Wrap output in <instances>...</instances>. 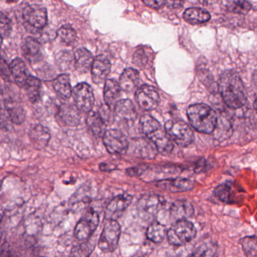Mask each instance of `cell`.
<instances>
[{"label":"cell","mask_w":257,"mask_h":257,"mask_svg":"<svg viewBox=\"0 0 257 257\" xmlns=\"http://www.w3.org/2000/svg\"><path fill=\"white\" fill-rule=\"evenodd\" d=\"M218 89L225 104L232 109H239L247 102L244 83L236 72L228 70L220 75Z\"/></svg>","instance_id":"cell-1"},{"label":"cell","mask_w":257,"mask_h":257,"mask_svg":"<svg viewBox=\"0 0 257 257\" xmlns=\"http://www.w3.org/2000/svg\"><path fill=\"white\" fill-rule=\"evenodd\" d=\"M140 124L142 132L151 140L160 153L167 155L172 152L173 143L166 129L157 119L149 115H144L141 118Z\"/></svg>","instance_id":"cell-2"},{"label":"cell","mask_w":257,"mask_h":257,"mask_svg":"<svg viewBox=\"0 0 257 257\" xmlns=\"http://www.w3.org/2000/svg\"><path fill=\"white\" fill-rule=\"evenodd\" d=\"M187 114L190 125L199 132L211 134L215 129L217 113L209 106L204 104H193L187 109Z\"/></svg>","instance_id":"cell-3"},{"label":"cell","mask_w":257,"mask_h":257,"mask_svg":"<svg viewBox=\"0 0 257 257\" xmlns=\"http://www.w3.org/2000/svg\"><path fill=\"white\" fill-rule=\"evenodd\" d=\"M165 129L171 140L181 147L189 146L194 140V134L192 128L180 119L168 121L165 125Z\"/></svg>","instance_id":"cell-4"},{"label":"cell","mask_w":257,"mask_h":257,"mask_svg":"<svg viewBox=\"0 0 257 257\" xmlns=\"http://www.w3.org/2000/svg\"><path fill=\"white\" fill-rule=\"evenodd\" d=\"M196 235V227L187 220L175 222L167 232L169 244L175 246L184 245L190 242Z\"/></svg>","instance_id":"cell-5"},{"label":"cell","mask_w":257,"mask_h":257,"mask_svg":"<svg viewBox=\"0 0 257 257\" xmlns=\"http://www.w3.org/2000/svg\"><path fill=\"white\" fill-rule=\"evenodd\" d=\"M120 226L117 220H106L101 233L98 245L102 251L113 252L118 246Z\"/></svg>","instance_id":"cell-6"},{"label":"cell","mask_w":257,"mask_h":257,"mask_svg":"<svg viewBox=\"0 0 257 257\" xmlns=\"http://www.w3.org/2000/svg\"><path fill=\"white\" fill-rule=\"evenodd\" d=\"M166 204L164 198L158 195H147L138 202L139 216L145 220H151L163 209Z\"/></svg>","instance_id":"cell-7"},{"label":"cell","mask_w":257,"mask_h":257,"mask_svg":"<svg viewBox=\"0 0 257 257\" xmlns=\"http://www.w3.org/2000/svg\"><path fill=\"white\" fill-rule=\"evenodd\" d=\"M99 216L93 208L89 209L81 217L75 229V236L79 241H86L93 235L99 226Z\"/></svg>","instance_id":"cell-8"},{"label":"cell","mask_w":257,"mask_h":257,"mask_svg":"<svg viewBox=\"0 0 257 257\" xmlns=\"http://www.w3.org/2000/svg\"><path fill=\"white\" fill-rule=\"evenodd\" d=\"M103 143L108 152L111 154H124L130 146L127 137L117 129L105 131Z\"/></svg>","instance_id":"cell-9"},{"label":"cell","mask_w":257,"mask_h":257,"mask_svg":"<svg viewBox=\"0 0 257 257\" xmlns=\"http://www.w3.org/2000/svg\"><path fill=\"white\" fill-rule=\"evenodd\" d=\"M72 95L78 110L84 113L92 111L94 105L95 98L93 89L90 84L85 82L79 83L74 88Z\"/></svg>","instance_id":"cell-10"},{"label":"cell","mask_w":257,"mask_h":257,"mask_svg":"<svg viewBox=\"0 0 257 257\" xmlns=\"http://www.w3.org/2000/svg\"><path fill=\"white\" fill-rule=\"evenodd\" d=\"M23 18L30 27L42 30L48 23V12L43 6L30 5L23 10Z\"/></svg>","instance_id":"cell-11"},{"label":"cell","mask_w":257,"mask_h":257,"mask_svg":"<svg viewBox=\"0 0 257 257\" xmlns=\"http://www.w3.org/2000/svg\"><path fill=\"white\" fill-rule=\"evenodd\" d=\"M136 98L141 108L147 111L155 110L160 102V95L157 89L148 84L139 88L136 91Z\"/></svg>","instance_id":"cell-12"},{"label":"cell","mask_w":257,"mask_h":257,"mask_svg":"<svg viewBox=\"0 0 257 257\" xmlns=\"http://www.w3.org/2000/svg\"><path fill=\"white\" fill-rule=\"evenodd\" d=\"M114 118L120 125H133L137 118V111L133 103L128 99L117 101L114 108Z\"/></svg>","instance_id":"cell-13"},{"label":"cell","mask_w":257,"mask_h":257,"mask_svg":"<svg viewBox=\"0 0 257 257\" xmlns=\"http://www.w3.org/2000/svg\"><path fill=\"white\" fill-rule=\"evenodd\" d=\"M132 202H133V196L126 193L119 195L111 199L105 209V220H117L121 216L123 211L130 206Z\"/></svg>","instance_id":"cell-14"},{"label":"cell","mask_w":257,"mask_h":257,"mask_svg":"<svg viewBox=\"0 0 257 257\" xmlns=\"http://www.w3.org/2000/svg\"><path fill=\"white\" fill-rule=\"evenodd\" d=\"M111 65L109 60L105 55L96 56L93 60L91 67L92 79L95 84H101L103 82L110 71Z\"/></svg>","instance_id":"cell-15"},{"label":"cell","mask_w":257,"mask_h":257,"mask_svg":"<svg viewBox=\"0 0 257 257\" xmlns=\"http://www.w3.org/2000/svg\"><path fill=\"white\" fill-rule=\"evenodd\" d=\"M11 73L16 84L21 89H25L27 82L32 75L27 69V65L21 58H15L12 60L10 66Z\"/></svg>","instance_id":"cell-16"},{"label":"cell","mask_w":257,"mask_h":257,"mask_svg":"<svg viewBox=\"0 0 257 257\" xmlns=\"http://www.w3.org/2000/svg\"><path fill=\"white\" fill-rule=\"evenodd\" d=\"M23 55L30 63H35L42 58L40 42L36 38L29 36L24 39L22 44Z\"/></svg>","instance_id":"cell-17"},{"label":"cell","mask_w":257,"mask_h":257,"mask_svg":"<svg viewBox=\"0 0 257 257\" xmlns=\"http://www.w3.org/2000/svg\"><path fill=\"white\" fill-rule=\"evenodd\" d=\"M157 187L172 193L190 191L194 188L193 181L186 178H174L167 181H160Z\"/></svg>","instance_id":"cell-18"},{"label":"cell","mask_w":257,"mask_h":257,"mask_svg":"<svg viewBox=\"0 0 257 257\" xmlns=\"http://www.w3.org/2000/svg\"><path fill=\"white\" fill-rule=\"evenodd\" d=\"M194 213V208L190 202L187 200H178L172 204L170 208V216L175 221L187 220L191 217Z\"/></svg>","instance_id":"cell-19"},{"label":"cell","mask_w":257,"mask_h":257,"mask_svg":"<svg viewBox=\"0 0 257 257\" xmlns=\"http://www.w3.org/2000/svg\"><path fill=\"white\" fill-rule=\"evenodd\" d=\"M29 137L35 147L42 149L47 146L51 140V133L46 127L37 125L33 127L30 132Z\"/></svg>","instance_id":"cell-20"},{"label":"cell","mask_w":257,"mask_h":257,"mask_svg":"<svg viewBox=\"0 0 257 257\" xmlns=\"http://www.w3.org/2000/svg\"><path fill=\"white\" fill-rule=\"evenodd\" d=\"M74 60L75 69L81 73H85L91 69L94 58L87 48H80L75 51Z\"/></svg>","instance_id":"cell-21"},{"label":"cell","mask_w":257,"mask_h":257,"mask_svg":"<svg viewBox=\"0 0 257 257\" xmlns=\"http://www.w3.org/2000/svg\"><path fill=\"white\" fill-rule=\"evenodd\" d=\"M139 81H140L139 72L133 68H127L120 75L119 85L121 90L126 92H132L137 89Z\"/></svg>","instance_id":"cell-22"},{"label":"cell","mask_w":257,"mask_h":257,"mask_svg":"<svg viewBox=\"0 0 257 257\" xmlns=\"http://www.w3.org/2000/svg\"><path fill=\"white\" fill-rule=\"evenodd\" d=\"M184 21L189 24H201L208 22L211 19V15L208 11L201 8H190L184 12L183 15Z\"/></svg>","instance_id":"cell-23"},{"label":"cell","mask_w":257,"mask_h":257,"mask_svg":"<svg viewBox=\"0 0 257 257\" xmlns=\"http://www.w3.org/2000/svg\"><path fill=\"white\" fill-rule=\"evenodd\" d=\"M87 124L90 131L97 136L102 137L105 133V121L97 112L91 111L87 118Z\"/></svg>","instance_id":"cell-24"},{"label":"cell","mask_w":257,"mask_h":257,"mask_svg":"<svg viewBox=\"0 0 257 257\" xmlns=\"http://www.w3.org/2000/svg\"><path fill=\"white\" fill-rule=\"evenodd\" d=\"M55 92L58 94L59 96L63 99H69L72 95V86H71L70 78L66 74L57 76L53 82Z\"/></svg>","instance_id":"cell-25"},{"label":"cell","mask_w":257,"mask_h":257,"mask_svg":"<svg viewBox=\"0 0 257 257\" xmlns=\"http://www.w3.org/2000/svg\"><path fill=\"white\" fill-rule=\"evenodd\" d=\"M4 106L12 123L21 125L24 122L26 117L25 112L18 103L15 102L11 99L6 100Z\"/></svg>","instance_id":"cell-26"},{"label":"cell","mask_w":257,"mask_h":257,"mask_svg":"<svg viewBox=\"0 0 257 257\" xmlns=\"http://www.w3.org/2000/svg\"><path fill=\"white\" fill-rule=\"evenodd\" d=\"M133 149L137 155L142 158H154L157 153V148L151 141H148L144 138L133 140Z\"/></svg>","instance_id":"cell-27"},{"label":"cell","mask_w":257,"mask_h":257,"mask_svg":"<svg viewBox=\"0 0 257 257\" xmlns=\"http://www.w3.org/2000/svg\"><path fill=\"white\" fill-rule=\"evenodd\" d=\"M120 90L121 89L119 83L115 80H106L104 87V99L108 107H111L117 101V98L120 96Z\"/></svg>","instance_id":"cell-28"},{"label":"cell","mask_w":257,"mask_h":257,"mask_svg":"<svg viewBox=\"0 0 257 257\" xmlns=\"http://www.w3.org/2000/svg\"><path fill=\"white\" fill-rule=\"evenodd\" d=\"M60 116L66 125L72 126L78 125L81 120L79 110L71 105H63L60 110Z\"/></svg>","instance_id":"cell-29"},{"label":"cell","mask_w":257,"mask_h":257,"mask_svg":"<svg viewBox=\"0 0 257 257\" xmlns=\"http://www.w3.org/2000/svg\"><path fill=\"white\" fill-rule=\"evenodd\" d=\"M153 173L151 181H160L174 179L175 176L180 173V169L175 166H163L153 169L151 172Z\"/></svg>","instance_id":"cell-30"},{"label":"cell","mask_w":257,"mask_h":257,"mask_svg":"<svg viewBox=\"0 0 257 257\" xmlns=\"http://www.w3.org/2000/svg\"><path fill=\"white\" fill-rule=\"evenodd\" d=\"M167 229L164 225L159 222H154L148 227L147 237L154 243H161L167 237Z\"/></svg>","instance_id":"cell-31"},{"label":"cell","mask_w":257,"mask_h":257,"mask_svg":"<svg viewBox=\"0 0 257 257\" xmlns=\"http://www.w3.org/2000/svg\"><path fill=\"white\" fill-rule=\"evenodd\" d=\"M24 89L27 92L29 100L32 103H36L39 101L40 98L41 89H42V83L39 78L32 75Z\"/></svg>","instance_id":"cell-32"},{"label":"cell","mask_w":257,"mask_h":257,"mask_svg":"<svg viewBox=\"0 0 257 257\" xmlns=\"http://www.w3.org/2000/svg\"><path fill=\"white\" fill-rule=\"evenodd\" d=\"M214 193L219 200L225 203H232L234 202V190L230 184H220L215 189Z\"/></svg>","instance_id":"cell-33"},{"label":"cell","mask_w":257,"mask_h":257,"mask_svg":"<svg viewBox=\"0 0 257 257\" xmlns=\"http://www.w3.org/2000/svg\"><path fill=\"white\" fill-rule=\"evenodd\" d=\"M94 248V243L90 240H86L72 248L71 257H89Z\"/></svg>","instance_id":"cell-34"},{"label":"cell","mask_w":257,"mask_h":257,"mask_svg":"<svg viewBox=\"0 0 257 257\" xmlns=\"http://www.w3.org/2000/svg\"><path fill=\"white\" fill-rule=\"evenodd\" d=\"M57 37L66 45H72L76 40V31L70 25H64L57 31Z\"/></svg>","instance_id":"cell-35"},{"label":"cell","mask_w":257,"mask_h":257,"mask_svg":"<svg viewBox=\"0 0 257 257\" xmlns=\"http://www.w3.org/2000/svg\"><path fill=\"white\" fill-rule=\"evenodd\" d=\"M239 243L246 256H257V236L244 237L240 240Z\"/></svg>","instance_id":"cell-36"},{"label":"cell","mask_w":257,"mask_h":257,"mask_svg":"<svg viewBox=\"0 0 257 257\" xmlns=\"http://www.w3.org/2000/svg\"><path fill=\"white\" fill-rule=\"evenodd\" d=\"M227 7L231 12H235V13L243 14V15L248 13L249 11L252 9L251 4L247 1L231 2L228 5Z\"/></svg>","instance_id":"cell-37"},{"label":"cell","mask_w":257,"mask_h":257,"mask_svg":"<svg viewBox=\"0 0 257 257\" xmlns=\"http://www.w3.org/2000/svg\"><path fill=\"white\" fill-rule=\"evenodd\" d=\"M12 30V26L10 19L3 12H0V35L2 37H9Z\"/></svg>","instance_id":"cell-38"},{"label":"cell","mask_w":257,"mask_h":257,"mask_svg":"<svg viewBox=\"0 0 257 257\" xmlns=\"http://www.w3.org/2000/svg\"><path fill=\"white\" fill-rule=\"evenodd\" d=\"M12 122L9 117V113L6 110V107H3L0 102V128L4 131H9L11 127H12Z\"/></svg>","instance_id":"cell-39"},{"label":"cell","mask_w":257,"mask_h":257,"mask_svg":"<svg viewBox=\"0 0 257 257\" xmlns=\"http://www.w3.org/2000/svg\"><path fill=\"white\" fill-rule=\"evenodd\" d=\"M148 60L149 57L145 48H139L133 56V63L139 67L145 66L148 63Z\"/></svg>","instance_id":"cell-40"},{"label":"cell","mask_w":257,"mask_h":257,"mask_svg":"<svg viewBox=\"0 0 257 257\" xmlns=\"http://www.w3.org/2000/svg\"><path fill=\"white\" fill-rule=\"evenodd\" d=\"M71 63H72V57L69 53L61 52L59 54L57 63H58L59 67H60V69H68L70 66Z\"/></svg>","instance_id":"cell-41"},{"label":"cell","mask_w":257,"mask_h":257,"mask_svg":"<svg viewBox=\"0 0 257 257\" xmlns=\"http://www.w3.org/2000/svg\"><path fill=\"white\" fill-rule=\"evenodd\" d=\"M188 257H212V250L208 246L202 245Z\"/></svg>","instance_id":"cell-42"},{"label":"cell","mask_w":257,"mask_h":257,"mask_svg":"<svg viewBox=\"0 0 257 257\" xmlns=\"http://www.w3.org/2000/svg\"><path fill=\"white\" fill-rule=\"evenodd\" d=\"M147 166H139V167H131L126 170V174L130 177H139L144 175L148 170Z\"/></svg>","instance_id":"cell-43"},{"label":"cell","mask_w":257,"mask_h":257,"mask_svg":"<svg viewBox=\"0 0 257 257\" xmlns=\"http://www.w3.org/2000/svg\"><path fill=\"white\" fill-rule=\"evenodd\" d=\"M143 3L148 7L152 8L154 9H161L164 5L167 3V2L163 1V0H145Z\"/></svg>","instance_id":"cell-44"},{"label":"cell","mask_w":257,"mask_h":257,"mask_svg":"<svg viewBox=\"0 0 257 257\" xmlns=\"http://www.w3.org/2000/svg\"><path fill=\"white\" fill-rule=\"evenodd\" d=\"M115 168V166L108 164H106V163H103V164H100L101 170H103V172H110V170H114Z\"/></svg>","instance_id":"cell-45"},{"label":"cell","mask_w":257,"mask_h":257,"mask_svg":"<svg viewBox=\"0 0 257 257\" xmlns=\"http://www.w3.org/2000/svg\"><path fill=\"white\" fill-rule=\"evenodd\" d=\"M3 253H4V256L3 257H16L15 255H13V253H11V252L8 250H6V251L3 250Z\"/></svg>","instance_id":"cell-46"},{"label":"cell","mask_w":257,"mask_h":257,"mask_svg":"<svg viewBox=\"0 0 257 257\" xmlns=\"http://www.w3.org/2000/svg\"><path fill=\"white\" fill-rule=\"evenodd\" d=\"M3 216H4V210L0 206V223H1L2 220H3Z\"/></svg>","instance_id":"cell-47"},{"label":"cell","mask_w":257,"mask_h":257,"mask_svg":"<svg viewBox=\"0 0 257 257\" xmlns=\"http://www.w3.org/2000/svg\"><path fill=\"white\" fill-rule=\"evenodd\" d=\"M132 257H148V255L144 254V253H138V254L135 255V256Z\"/></svg>","instance_id":"cell-48"},{"label":"cell","mask_w":257,"mask_h":257,"mask_svg":"<svg viewBox=\"0 0 257 257\" xmlns=\"http://www.w3.org/2000/svg\"><path fill=\"white\" fill-rule=\"evenodd\" d=\"M254 108H255V110H256V111L257 113V98L256 99V101H255V102H254Z\"/></svg>","instance_id":"cell-49"},{"label":"cell","mask_w":257,"mask_h":257,"mask_svg":"<svg viewBox=\"0 0 257 257\" xmlns=\"http://www.w3.org/2000/svg\"><path fill=\"white\" fill-rule=\"evenodd\" d=\"M3 38L2 37L1 35H0V47H1L2 44H3Z\"/></svg>","instance_id":"cell-50"},{"label":"cell","mask_w":257,"mask_h":257,"mask_svg":"<svg viewBox=\"0 0 257 257\" xmlns=\"http://www.w3.org/2000/svg\"><path fill=\"white\" fill-rule=\"evenodd\" d=\"M254 81H255V83H256V86H257V73H256V75H254Z\"/></svg>","instance_id":"cell-51"},{"label":"cell","mask_w":257,"mask_h":257,"mask_svg":"<svg viewBox=\"0 0 257 257\" xmlns=\"http://www.w3.org/2000/svg\"><path fill=\"white\" fill-rule=\"evenodd\" d=\"M41 257H43V256H41Z\"/></svg>","instance_id":"cell-52"}]
</instances>
